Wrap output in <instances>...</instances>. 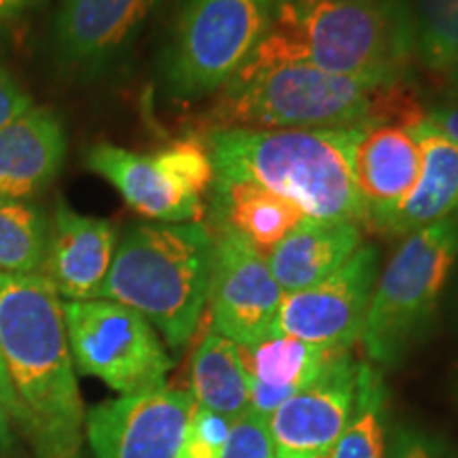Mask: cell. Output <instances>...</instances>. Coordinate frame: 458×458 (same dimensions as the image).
<instances>
[{
	"label": "cell",
	"instance_id": "1",
	"mask_svg": "<svg viewBox=\"0 0 458 458\" xmlns=\"http://www.w3.org/2000/svg\"><path fill=\"white\" fill-rule=\"evenodd\" d=\"M215 96L202 119V134L223 130H352L376 123L414 128L427 114L411 81H359L286 60H246Z\"/></svg>",
	"mask_w": 458,
	"mask_h": 458
},
{
	"label": "cell",
	"instance_id": "2",
	"mask_svg": "<svg viewBox=\"0 0 458 458\" xmlns=\"http://www.w3.org/2000/svg\"><path fill=\"white\" fill-rule=\"evenodd\" d=\"M0 351L37 458H77L85 405L60 295L41 274H0Z\"/></svg>",
	"mask_w": 458,
	"mask_h": 458
},
{
	"label": "cell",
	"instance_id": "3",
	"mask_svg": "<svg viewBox=\"0 0 458 458\" xmlns=\"http://www.w3.org/2000/svg\"><path fill=\"white\" fill-rule=\"evenodd\" d=\"M249 60L303 62L369 83H410L416 64L410 0H274Z\"/></svg>",
	"mask_w": 458,
	"mask_h": 458
},
{
	"label": "cell",
	"instance_id": "4",
	"mask_svg": "<svg viewBox=\"0 0 458 458\" xmlns=\"http://www.w3.org/2000/svg\"><path fill=\"white\" fill-rule=\"evenodd\" d=\"M213 263L215 233L204 221L131 223L119 236L98 297L139 312L176 351L196 334Z\"/></svg>",
	"mask_w": 458,
	"mask_h": 458
},
{
	"label": "cell",
	"instance_id": "5",
	"mask_svg": "<svg viewBox=\"0 0 458 458\" xmlns=\"http://www.w3.org/2000/svg\"><path fill=\"white\" fill-rule=\"evenodd\" d=\"M359 130H223L202 139L216 176L253 181L310 219L363 227L351 170Z\"/></svg>",
	"mask_w": 458,
	"mask_h": 458
},
{
	"label": "cell",
	"instance_id": "6",
	"mask_svg": "<svg viewBox=\"0 0 458 458\" xmlns=\"http://www.w3.org/2000/svg\"><path fill=\"white\" fill-rule=\"evenodd\" d=\"M458 259V216L448 215L401 240L377 274L360 344L371 365L393 368L433 323Z\"/></svg>",
	"mask_w": 458,
	"mask_h": 458
},
{
	"label": "cell",
	"instance_id": "7",
	"mask_svg": "<svg viewBox=\"0 0 458 458\" xmlns=\"http://www.w3.org/2000/svg\"><path fill=\"white\" fill-rule=\"evenodd\" d=\"M274 0H182L159 74L170 100L215 96L233 79L270 26Z\"/></svg>",
	"mask_w": 458,
	"mask_h": 458
},
{
	"label": "cell",
	"instance_id": "8",
	"mask_svg": "<svg viewBox=\"0 0 458 458\" xmlns=\"http://www.w3.org/2000/svg\"><path fill=\"white\" fill-rule=\"evenodd\" d=\"M74 369L119 394L165 386L174 360L145 317L111 300L62 301Z\"/></svg>",
	"mask_w": 458,
	"mask_h": 458
},
{
	"label": "cell",
	"instance_id": "9",
	"mask_svg": "<svg viewBox=\"0 0 458 458\" xmlns=\"http://www.w3.org/2000/svg\"><path fill=\"white\" fill-rule=\"evenodd\" d=\"M380 274V250L363 242L340 270L308 289L284 293L274 334L351 351L360 342Z\"/></svg>",
	"mask_w": 458,
	"mask_h": 458
},
{
	"label": "cell",
	"instance_id": "10",
	"mask_svg": "<svg viewBox=\"0 0 458 458\" xmlns=\"http://www.w3.org/2000/svg\"><path fill=\"white\" fill-rule=\"evenodd\" d=\"M215 263L208 306L213 331L238 346H250L274 335L283 303V289L270 263L223 227H213Z\"/></svg>",
	"mask_w": 458,
	"mask_h": 458
},
{
	"label": "cell",
	"instance_id": "11",
	"mask_svg": "<svg viewBox=\"0 0 458 458\" xmlns=\"http://www.w3.org/2000/svg\"><path fill=\"white\" fill-rule=\"evenodd\" d=\"M196 401L179 388L119 394L85 414L96 458H176Z\"/></svg>",
	"mask_w": 458,
	"mask_h": 458
},
{
	"label": "cell",
	"instance_id": "12",
	"mask_svg": "<svg viewBox=\"0 0 458 458\" xmlns=\"http://www.w3.org/2000/svg\"><path fill=\"white\" fill-rule=\"evenodd\" d=\"M359 360L344 351L267 418L274 458H323L340 442L357 399Z\"/></svg>",
	"mask_w": 458,
	"mask_h": 458
},
{
	"label": "cell",
	"instance_id": "13",
	"mask_svg": "<svg viewBox=\"0 0 458 458\" xmlns=\"http://www.w3.org/2000/svg\"><path fill=\"white\" fill-rule=\"evenodd\" d=\"M157 0H60L54 57L66 74L94 79L136 41Z\"/></svg>",
	"mask_w": 458,
	"mask_h": 458
},
{
	"label": "cell",
	"instance_id": "14",
	"mask_svg": "<svg viewBox=\"0 0 458 458\" xmlns=\"http://www.w3.org/2000/svg\"><path fill=\"white\" fill-rule=\"evenodd\" d=\"M117 242L119 232L111 221L77 213L60 198L49 216L47 250L38 274L62 301L98 300Z\"/></svg>",
	"mask_w": 458,
	"mask_h": 458
},
{
	"label": "cell",
	"instance_id": "15",
	"mask_svg": "<svg viewBox=\"0 0 458 458\" xmlns=\"http://www.w3.org/2000/svg\"><path fill=\"white\" fill-rule=\"evenodd\" d=\"M354 193L363 227L374 229L403 202L420 172V145L414 130L399 123L360 128L351 153Z\"/></svg>",
	"mask_w": 458,
	"mask_h": 458
},
{
	"label": "cell",
	"instance_id": "16",
	"mask_svg": "<svg viewBox=\"0 0 458 458\" xmlns=\"http://www.w3.org/2000/svg\"><path fill=\"white\" fill-rule=\"evenodd\" d=\"M66 130L49 106L32 105L0 130V199L34 202L57 179Z\"/></svg>",
	"mask_w": 458,
	"mask_h": 458
},
{
	"label": "cell",
	"instance_id": "17",
	"mask_svg": "<svg viewBox=\"0 0 458 458\" xmlns=\"http://www.w3.org/2000/svg\"><path fill=\"white\" fill-rule=\"evenodd\" d=\"M85 165L111 182L134 213L153 223L199 221L204 202L174 185L151 156L113 142H96L85 153Z\"/></svg>",
	"mask_w": 458,
	"mask_h": 458
},
{
	"label": "cell",
	"instance_id": "18",
	"mask_svg": "<svg viewBox=\"0 0 458 458\" xmlns=\"http://www.w3.org/2000/svg\"><path fill=\"white\" fill-rule=\"evenodd\" d=\"M411 130L420 145L418 179L403 202L374 229L391 240H403L418 229L452 215L458 202V145L433 130L425 119Z\"/></svg>",
	"mask_w": 458,
	"mask_h": 458
},
{
	"label": "cell",
	"instance_id": "19",
	"mask_svg": "<svg viewBox=\"0 0 458 458\" xmlns=\"http://www.w3.org/2000/svg\"><path fill=\"white\" fill-rule=\"evenodd\" d=\"M210 223L238 236L267 259L306 219L300 206L253 181L216 176L210 187Z\"/></svg>",
	"mask_w": 458,
	"mask_h": 458
},
{
	"label": "cell",
	"instance_id": "20",
	"mask_svg": "<svg viewBox=\"0 0 458 458\" xmlns=\"http://www.w3.org/2000/svg\"><path fill=\"white\" fill-rule=\"evenodd\" d=\"M250 385V414L270 418L286 399L310 385L344 351L314 346L274 334L250 346H240Z\"/></svg>",
	"mask_w": 458,
	"mask_h": 458
},
{
	"label": "cell",
	"instance_id": "21",
	"mask_svg": "<svg viewBox=\"0 0 458 458\" xmlns=\"http://www.w3.org/2000/svg\"><path fill=\"white\" fill-rule=\"evenodd\" d=\"M363 244V227L352 221L306 216L267 257L283 293L308 289L331 276Z\"/></svg>",
	"mask_w": 458,
	"mask_h": 458
},
{
	"label": "cell",
	"instance_id": "22",
	"mask_svg": "<svg viewBox=\"0 0 458 458\" xmlns=\"http://www.w3.org/2000/svg\"><path fill=\"white\" fill-rule=\"evenodd\" d=\"M191 397L227 420L236 422L250 408V385L236 342L210 329L191 360Z\"/></svg>",
	"mask_w": 458,
	"mask_h": 458
},
{
	"label": "cell",
	"instance_id": "23",
	"mask_svg": "<svg viewBox=\"0 0 458 458\" xmlns=\"http://www.w3.org/2000/svg\"><path fill=\"white\" fill-rule=\"evenodd\" d=\"M416 64L458 91V0H410Z\"/></svg>",
	"mask_w": 458,
	"mask_h": 458
},
{
	"label": "cell",
	"instance_id": "24",
	"mask_svg": "<svg viewBox=\"0 0 458 458\" xmlns=\"http://www.w3.org/2000/svg\"><path fill=\"white\" fill-rule=\"evenodd\" d=\"M386 385L369 360H359L351 422L329 458H386Z\"/></svg>",
	"mask_w": 458,
	"mask_h": 458
},
{
	"label": "cell",
	"instance_id": "25",
	"mask_svg": "<svg viewBox=\"0 0 458 458\" xmlns=\"http://www.w3.org/2000/svg\"><path fill=\"white\" fill-rule=\"evenodd\" d=\"M49 238V215L34 202L0 199V274H38Z\"/></svg>",
	"mask_w": 458,
	"mask_h": 458
},
{
	"label": "cell",
	"instance_id": "26",
	"mask_svg": "<svg viewBox=\"0 0 458 458\" xmlns=\"http://www.w3.org/2000/svg\"><path fill=\"white\" fill-rule=\"evenodd\" d=\"M157 168L182 191L204 199L215 181V165L202 136H185L151 153Z\"/></svg>",
	"mask_w": 458,
	"mask_h": 458
},
{
	"label": "cell",
	"instance_id": "27",
	"mask_svg": "<svg viewBox=\"0 0 458 458\" xmlns=\"http://www.w3.org/2000/svg\"><path fill=\"white\" fill-rule=\"evenodd\" d=\"M233 422L196 405L182 433L176 458H221Z\"/></svg>",
	"mask_w": 458,
	"mask_h": 458
},
{
	"label": "cell",
	"instance_id": "28",
	"mask_svg": "<svg viewBox=\"0 0 458 458\" xmlns=\"http://www.w3.org/2000/svg\"><path fill=\"white\" fill-rule=\"evenodd\" d=\"M221 458H274L267 420L250 411L233 422Z\"/></svg>",
	"mask_w": 458,
	"mask_h": 458
},
{
	"label": "cell",
	"instance_id": "29",
	"mask_svg": "<svg viewBox=\"0 0 458 458\" xmlns=\"http://www.w3.org/2000/svg\"><path fill=\"white\" fill-rule=\"evenodd\" d=\"M386 458H452L444 444L411 427H397L386 433Z\"/></svg>",
	"mask_w": 458,
	"mask_h": 458
},
{
	"label": "cell",
	"instance_id": "30",
	"mask_svg": "<svg viewBox=\"0 0 458 458\" xmlns=\"http://www.w3.org/2000/svg\"><path fill=\"white\" fill-rule=\"evenodd\" d=\"M32 106V98L28 91L15 81V77L0 62V130L20 117Z\"/></svg>",
	"mask_w": 458,
	"mask_h": 458
},
{
	"label": "cell",
	"instance_id": "31",
	"mask_svg": "<svg viewBox=\"0 0 458 458\" xmlns=\"http://www.w3.org/2000/svg\"><path fill=\"white\" fill-rule=\"evenodd\" d=\"M425 122L458 145V98L444 102V105L431 108L425 114Z\"/></svg>",
	"mask_w": 458,
	"mask_h": 458
},
{
	"label": "cell",
	"instance_id": "32",
	"mask_svg": "<svg viewBox=\"0 0 458 458\" xmlns=\"http://www.w3.org/2000/svg\"><path fill=\"white\" fill-rule=\"evenodd\" d=\"M0 403L9 410L11 416H13L15 425H20V405H17V399H15L13 388H11L7 369H4L3 351H0Z\"/></svg>",
	"mask_w": 458,
	"mask_h": 458
},
{
	"label": "cell",
	"instance_id": "33",
	"mask_svg": "<svg viewBox=\"0 0 458 458\" xmlns=\"http://www.w3.org/2000/svg\"><path fill=\"white\" fill-rule=\"evenodd\" d=\"M13 416L9 414V410L0 403V454L7 452L13 445L15 433H13Z\"/></svg>",
	"mask_w": 458,
	"mask_h": 458
},
{
	"label": "cell",
	"instance_id": "34",
	"mask_svg": "<svg viewBox=\"0 0 458 458\" xmlns=\"http://www.w3.org/2000/svg\"><path fill=\"white\" fill-rule=\"evenodd\" d=\"M30 3L32 0H0V24L13 20L21 11H26Z\"/></svg>",
	"mask_w": 458,
	"mask_h": 458
},
{
	"label": "cell",
	"instance_id": "35",
	"mask_svg": "<svg viewBox=\"0 0 458 458\" xmlns=\"http://www.w3.org/2000/svg\"><path fill=\"white\" fill-rule=\"evenodd\" d=\"M452 215L458 216V202H456V206H454V210H452Z\"/></svg>",
	"mask_w": 458,
	"mask_h": 458
},
{
	"label": "cell",
	"instance_id": "36",
	"mask_svg": "<svg viewBox=\"0 0 458 458\" xmlns=\"http://www.w3.org/2000/svg\"><path fill=\"white\" fill-rule=\"evenodd\" d=\"M323 458H329V456H323Z\"/></svg>",
	"mask_w": 458,
	"mask_h": 458
}]
</instances>
